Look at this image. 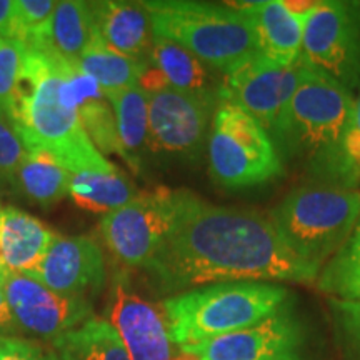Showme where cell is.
<instances>
[{"label": "cell", "instance_id": "obj_1", "mask_svg": "<svg viewBox=\"0 0 360 360\" xmlns=\"http://www.w3.org/2000/svg\"><path fill=\"white\" fill-rule=\"evenodd\" d=\"M146 272L162 292L224 282L310 283L319 267L305 262L270 215L214 205L179 188V209L167 240Z\"/></svg>", "mask_w": 360, "mask_h": 360}, {"label": "cell", "instance_id": "obj_2", "mask_svg": "<svg viewBox=\"0 0 360 360\" xmlns=\"http://www.w3.org/2000/svg\"><path fill=\"white\" fill-rule=\"evenodd\" d=\"M69 67L70 62L51 45L27 47L13 94L12 129L27 150L51 152L69 172L110 167L80 124L69 89Z\"/></svg>", "mask_w": 360, "mask_h": 360}, {"label": "cell", "instance_id": "obj_3", "mask_svg": "<svg viewBox=\"0 0 360 360\" xmlns=\"http://www.w3.org/2000/svg\"><path fill=\"white\" fill-rule=\"evenodd\" d=\"M354 103V92L304 58L299 87L269 134L277 150L307 164L314 180L357 188L344 155Z\"/></svg>", "mask_w": 360, "mask_h": 360}, {"label": "cell", "instance_id": "obj_4", "mask_svg": "<svg viewBox=\"0 0 360 360\" xmlns=\"http://www.w3.org/2000/svg\"><path fill=\"white\" fill-rule=\"evenodd\" d=\"M287 299L289 290L272 282H224L167 297L162 312L172 344L187 350L255 326Z\"/></svg>", "mask_w": 360, "mask_h": 360}, {"label": "cell", "instance_id": "obj_5", "mask_svg": "<svg viewBox=\"0 0 360 360\" xmlns=\"http://www.w3.org/2000/svg\"><path fill=\"white\" fill-rule=\"evenodd\" d=\"M157 37L187 49L207 67L225 75L259 52V40L249 17L236 7L193 0L142 2Z\"/></svg>", "mask_w": 360, "mask_h": 360}, {"label": "cell", "instance_id": "obj_6", "mask_svg": "<svg viewBox=\"0 0 360 360\" xmlns=\"http://www.w3.org/2000/svg\"><path fill=\"white\" fill-rule=\"evenodd\" d=\"M270 219L305 262L321 269L352 236L360 219V191L314 180L287 193Z\"/></svg>", "mask_w": 360, "mask_h": 360}, {"label": "cell", "instance_id": "obj_7", "mask_svg": "<svg viewBox=\"0 0 360 360\" xmlns=\"http://www.w3.org/2000/svg\"><path fill=\"white\" fill-rule=\"evenodd\" d=\"M207 150L210 179L225 191L262 186L283 174L267 129L229 102L215 109Z\"/></svg>", "mask_w": 360, "mask_h": 360}, {"label": "cell", "instance_id": "obj_8", "mask_svg": "<svg viewBox=\"0 0 360 360\" xmlns=\"http://www.w3.org/2000/svg\"><path fill=\"white\" fill-rule=\"evenodd\" d=\"M179 209V188L155 187L122 209L102 215V238L117 262L146 269L167 240Z\"/></svg>", "mask_w": 360, "mask_h": 360}, {"label": "cell", "instance_id": "obj_9", "mask_svg": "<svg viewBox=\"0 0 360 360\" xmlns=\"http://www.w3.org/2000/svg\"><path fill=\"white\" fill-rule=\"evenodd\" d=\"M302 57L354 92L360 85V2H319L304 25Z\"/></svg>", "mask_w": 360, "mask_h": 360}, {"label": "cell", "instance_id": "obj_10", "mask_svg": "<svg viewBox=\"0 0 360 360\" xmlns=\"http://www.w3.org/2000/svg\"><path fill=\"white\" fill-rule=\"evenodd\" d=\"M219 103L169 85L148 94V150L180 162H195Z\"/></svg>", "mask_w": 360, "mask_h": 360}, {"label": "cell", "instance_id": "obj_11", "mask_svg": "<svg viewBox=\"0 0 360 360\" xmlns=\"http://www.w3.org/2000/svg\"><path fill=\"white\" fill-rule=\"evenodd\" d=\"M180 352L199 360H305L307 332L287 302L255 326Z\"/></svg>", "mask_w": 360, "mask_h": 360}, {"label": "cell", "instance_id": "obj_12", "mask_svg": "<svg viewBox=\"0 0 360 360\" xmlns=\"http://www.w3.org/2000/svg\"><path fill=\"white\" fill-rule=\"evenodd\" d=\"M0 287L20 332L53 342L92 319L89 299L58 294L34 277L0 272Z\"/></svg>", "mask_w": 360, "mask_h": 360}, {"label": "cell", "instance_id": "obj_13", "mask_svg": "<svg viewBox=\"0 0 360 360\" xmlns=\"http://www.w3.org/2000/svg\"><path fill=\"white\" fill-rule=\"evenodd\" d=\"M304 57L294 65H278L257 53L225 75L219 102L237 105L270 132L299 87Z\"/></svg>", "mask_w": 360, "mask_h": 360}, {"label": "cell", "instance_id": "obj_14", "mask_svg": "<svg viewBox=\"0 0 360 360\" xmlns=\"http://www.w3.org/2000/svg\"><path fill=\"white\" fill-rule=\"evenodd\" d=\"M107 314V322L124 342L130 360H172L164 312L134 289L124 270H117L112 277Z\"/></svg>", "mask_w": 360, "mask_h": 360}, {"label": "cell", "instance_id": "obj_15", "mask_svg": "<svg viewBox=\"0 0 360 360\" xmlns=\"http://www.w3.org/2000/svg\"><path fill=\"white\" fill-rule=\"evenodd\" d=\"M34 278L58 294L90 300L105 285V257L92 237L57 236Z\"/></svg>", "mask_w": 360, "mask_h": 360}, {"label": "cell", "instance_id": "obj_16", "mask_svg": "<svg viewBox=\"0 0 360 360\" xmlns=\"http://www.w3.org/2000/svg\"><path fill=\"white\" fill-rule=\"evenodd\" d=\"M92 11L97 37L105 47L148 64L154 32L150 15L142 2L102 0L92 2Z\"/></svg>", "mask_w": 360, "mask_h": 360}, {"label": "cell", "instance_id": "obj_17", "mask_svg": "<svg viewBox=\"0 0 360 360\" xmlns=\"http://www.w3.org/2000/svg\"><path fill=\"white\" fill-rule=\"evenodd\" d=\"M229 6L244 12L259 40L260 56L278 65H294L302 57L304 22L287 11L281 0L233 2Z\"/></svg>", "mask_w": 360, "mask_h": 360}, {"label": "cell", "instance_id": "obj_18", "mask_svg": "<svg viewBox=\"0 0 360 360\" xmlns=\"http://www.w3.org/2000/svg\"><path fill=\"white\" fill-rule=\"evenodd\" d=\"M58 233L34 215L6 207L0 212V249L4 269L35 277Z\"/></svg>", "mask_w": 360, "mask_h": 360}, {"label": "cell", "instance_id": "obj_19", "mask_svg": "<svg viewBox=\"0 0 360 360\" xmlns=\"http://www.w3.org/2000/svg\"><path fill=\"white\" fill-rule=\"evenodd\" d=\"M69 89L80 124L94 146L103 155H120L119 135L112 103L102 89L74 62L69 67Z\"/></svg>", "mask_w": 360, "mask_h": 360}, {"label": "cell", "instance_id": "obj_20", "mask_svg": "<svg viewBox=\"0 0 360 360\" xmlns=\"http://www.w3.org/2000/svg\"><path fill=\"white\" fill-rule=\"evenodd\" d=\"M69 174V197L89 212L107 215L141 195L137 186L114 164L105 169H79Z\"/></svg>", "mask_w": 360, "mask_h": 360}, {"label": "cell", "instance_id": "obj_21", "mask_svg": "<svg viewBox=\"0 0 360 360\" xmlns=\"http://www.w3.org/2000/svg\"><path fill=\"white\" fill-rule=\"evenodd\" d=\"M148 64L164 75L172 89L219 103L222 84L215 82L209 67L179 44L154 35Z\"/></svg>", "mask_w": 360, "mask_h": 360}, {"label": "cell", "instance_id": "obj_22", "mask_svg": "<svg viewBox=\"0 0 360 360\" xmlns=\"http://www.w3.org/2000/svg\"><path fill=\"white\" fill-rule=\"evenodd\" d=\"M115 115L120 157L134 174H141L148 148V94L141 87L107 94Z\"/></svg>", "mask_w": 360, "mask_h": 360}, {"label": "cell", "instance_id": "obj_23", "mask_svg": "<svg viewBox=\"0 0 360 360\" xmlns=\"http://www.w3.org/2000/svg\"><path fill=\"white\" fill-rule=\"evenodd\" d=\"M52 344L58 360H130L119 334L103 319H89Z\"/></svg>", "mask_w": 360, "mask_h": 360}, {"label": "cell", "instance_id": "obj_24", "mask_svg": "<svg viewBox=\"0 0 360 360\" xmlns=\"http://www.w3.org/2000/svg\"><path fill=\"white\" fill-rule=\"evenodd\" d=\"M97 37L92 2H57L51 24V47L65 60L77 64Z\"/></svg>", "mask_w": 360, "mask_h": 360}, {"label": "cell", "instance_id": "obj_25", "mask_svg": "<svg viewBox=\"0 0 360 360\" xmlns=\"http://www.w3.org/2000/svg\"><path fill=\"white\" fill-rule=\"evenodd\" d=\"M70 174L47 150H29L17 175V188L44 209L69 195Z\"/></svg>", "mask_w": 360, "mask_h": 360}, {"label": "cell", "instance_id": "obj_26", "mask_svg": "<svg viewBox=\"0 0 360 360\" xmlns=\"http://www.w3.org/2000/svg\"><path fill=\"white\" fill-rule=\"evenodd\" d=\"M77 65L90 79L96 80V84L107 96V94L137 87L150 64L110 51L102 44L101 39L96 37L87 52L80 57Z\"/></svg>", "mask_w": 360, "mask_h": 360}, {"label": "cell", "instance_id": "obj_27", "mask_svg": "<svg viewBox=\"0 0 360 360\" xmlns=\"http://www.w3.org/2000/svg\"><path fill=\"white\" fill-rule=\"evenodd\" d=\"M57 2L53 0H19L17 20L20 40L27 47L51 45V24Z\"/></svg>", "mask_w": 360, "mask_h": 360}, {"label": "cell", "instance_id": "obj_28", "mask_svg": "<svg viewBox=\"0 0 360 360\" xmlns=\"http://www.w3.org/2000/svg\"><path fill=\"white\" fill-rule=\"evenodd\" d=\"M25 52L27 45L22 40L0 39V117L8 124Z\"/></svg>", "mask_w": 360, "mask_h": 360}, {"label": "cell", "instance_id": "obj_29", "mask_svg": "<svg viewBox=\"0 0 360 360\" xmlns=\"http://www.w3.org/2000/svg\"><path fill=\"white\" fill-rule=\"evenodd\" d=\"M27 154L29 150L12 125L0 117V182L17 188V175Z\"/></svg>", "mask_w": 360, "mask_h": 360}, {"label": "cell", "instance_id": "obj_30", "mask_svg": "<svg viewBox=\"0 0 360 360\" xmlns=\"http://www.w3.org/2000/svg\"><path fill=\"white\" fill-rule=\"evenodd\" d=\"M330 305L350 357L360 360V302L332 299Z\"/></svg>", "mask_w": 360, "mask_h": 360}, {"label": "cell", "instance_id": "obj_31", "mask_svg": "<svg viewBox=\"0 0 360 360\" xmlns=\"http://www.w3.org/2000/svg\"><path fill=\"white\" fill-rule=\"evenodd\" d=\"M0 360H58V357L37 342L20 337H0Z\"/></svg>", "mask_w": 360, "mask_h": 360}, {"label": "cell", "instance_id": "obj_32", "mask_svg": "<svg viewBox=\"0 0 360 360\" xmlns=\"http://www.w3.org/2000/svg\"><path fill=\"white\" fill-rule=\"evenodd\" d=\"M344 155L347 160L350 175H352L355 186L360 182V85L359 96L354 103V115L350 127L347 130V137L344 142Z\"/></svg>", "mask_w": 360, "mask_h": 360}, {"label": "cell", "instance_id": "obj_33", "mask_svg": "<svg viewBox=\"0 0 360 360\" xmlns=\"http://www.w3.org/2000/svg\"><path fill=\"white\" fill-rule=\"evenodd\" d=\"M0 39H19L17 2L0 0Z\"/></svg>", "mask_w": 360, "mask_h": 360}, {"label": "cell", "instance_id": "obj_34", "mask_svg": "<svg viewBox=\"0 0 360 360\" xmlns=\"http://www.w3.org/2000/svg\"><path fill=\"white\" fill-rule=\"evenodd\" d=\"M20 332L11 307H8L6 295L0 287V337H17Z\"/></svg>", "mask_w": 360, "mask_h": 360}, {"label": "cell", "instance_id": "obj_35", "mask_svg": "<svg viewBox=\"0 0 360 360\" xmlns=\"http://www.w3.org/2000/svg\"><path fill=\"white\" fill-rule=\"evenodd\" d=\"M335 255H340V257L347 260H354V262H360V219L357 225H355L352 236L349 237L345 245Z\"/></svg>", "mask_w": 360, "mask_h": 360}, {"label": "cell", "instance_id": "obj_36", "mask_svg": "<svg viewBox=\"0 0 360 360\" xmlns=\"http://www.w3.org/2000/svg\"><path fill=\"white\" fill-rule=\"evenodd\" d=\"M172 360H199V357L193 354H187V352H180L179 355H174Z\"/></svg>", "mask_w": 360, "mask_h": 360}, {"label": "cell", "instance_id": "obj_37", "mask_svg": "<svg viewBox=\"0 0 360 360\" xmlns=\"http://www.w3.org/2000/svg\"><path fill=\"white\" fill-rule=\"evenodd\" d=\"M4 270V262H2V249H0V272Z\"/></svg>", "mask_w": 360, "mask_h": 360}, {"label": "cell", "instance_id": "obj_38", "mask_svg": "<svg viewBox=\"0 0 360 360\" xmlns=\"http://www.w3.org/2000/svg\"><path fill=\"white\" fill-rule=\"evenodd\" d=\"M0 212H2V209H0Z\"/></svg>", "mask_w": 360, "mask_h": 360}]
</instances>
